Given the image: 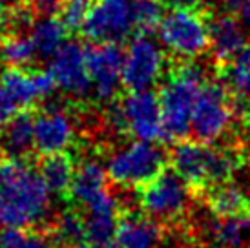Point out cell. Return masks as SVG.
<instances>
[{"mask_svg":"<svg viewBox=\"0 0 250 248\" xmlns=\"http://www.w3.org/2000/svg\"><path fill=\"white\" fill-rule=\"evenodd\" d=\"M51 192L41 173L22 159L0 165V227L31 228L48 217Z\"/></svg>","mask_w":250,"mask_h":248,"instance_id":"6da1fadb","label":"cell"},{"mask_svg":"<svg viewBox=\"0 0 250 248\" xmlns=\"http://www.w3.org/2000/svg\"><path fill=\"white\" fill-rule=\"evenodd\" d=\"M172 168L192 188L205 190L230 181L241 163V153L201 141H179L170 153Z\"/></svg>","mask_w":250,"mask_h":248,"instance_id":"7a4b0ae2","label":"cell"},{"mask_svg":"<svg viewBox=\"0 0 250 248\" xmlns=\"http://www.w3.org/2000/svg\"><path fill=\"white\" fill-rule=\"evenodd\" d=\"M205 73L192 62L175 68L159 91L165 135L172 141H183L190 133L195 103L205 86Z\"/></svg>","mask_w":250,"mask_h":248,"instance_id":"3957f363","label":"cell"},{"mask_svg":"<svg viewBox=\"0 0 250 248\" xmlns=\"http://www.w3.org/2000/svg\"><path fill=\"white\" fill-rule=\"evenodd\" d=\"M167 166V153L157 143L135 139L117 148L106 159V172L115 185L123 188L145 186L157 177Z\"/></svg>","mask_w":250,"mask_h":248,"instance_id":"277c9868","label":"cell"},{"mask_svg":"<svg viewBox=\"0 0 250 248\" xmlns=\"http://www.w3.org/2000/svg\"><path fill=\"white\" fill-rule=\"evenodd\" d=\"M192 201V186L175 170H163L141 186L139 205L145 215L155 223H175L187 215Z\"/></svg>","mask_w":250,"mask_h":248,"instance_id":"5b68a950","label":"cell"},{"mask_svg":"<svg viewBox=\"0 0 250 248\" xmlns=\"http://www.w3.org/2000/svg\"><path fill=\"white\" fill-rule=\"evenodd\" d=\"M236 117L232 93L219 81H207L192 115L190 133L195 141L214 145L230 131Z\"/></svg>","mask_w":250,"mask_h":248,"instance_id":"8992f818","label":"cell"},{"mask_svg":"<svg viewBox=\"0 0 250 248\" xmlns=\"http://www.w3.org/2000/svg\"><path fill=\"white\" fill-rule=\"evenodd\" d=\"M159 41L175 57L192 61L210 49V28L207 19L194 9H170L161 21Z\"/></svg>","mask_w":250,"mask_h":248,"instance_id":"52a82bcc","label":"cell"},{"mask_svg":"<svg viewBox=\"0 0 250 248\" xmlns=\"http://www.w3.org/2000/svg\"><path fill=\"white\" fill-rule=\"evenodd\" d=\"M167 69V53L150 33H141L128 44L123 62V86L130 91L152 90Z\"/></svg>","mask_w":250,"mask_h":248,"instance_id":"ba28073f","label":"cell"},{"mask_svg":"<svg viewBox=\"0 0 250 248\" xmlns=\"http://www.w3.org/2000/svg\"><path fill=\"white\" fill-rule=\"evenodd\" d=\"M133 24L132 2L128 0H95L90 6L83 33L95 44H119L130 37Z\"/></svg>","mask_w":250,"mask_h":248,"instance_id":"9c48e42d","label":"cell"},{"mask_svg":"<svg viewBox=\"0 0 250 248\" xmlns=\"http://www.w3.org/2000/svg\"><path fill=\"white\" fill-rule=\"evenodd\" d=\"M119 108L123 113L126 133H130L139 141H150V143L167 139L157 93H153L152 90L130 91L119 103Z\"/></svg>","mask_w":250,"mask_h":248,"instance_id":"30bf717a","label":"cell"},{"mask_svg":"<svg viewBox=\"0 0 250 248\" xmlns=\"http://www.w3.org/2000/svg\"><path fill=\"white\" fill-rule=\"evenodd\" d=\"M48 71L57 84V90L73 99H84L91 93L88 71V49L79 42H66L49 61Z\"/></svg>","mask_w":250,"mask_h":248,"instance_id":"8fae6325","label":"cell"},{"mask_svg":"<svg viewBox=\"0 0 250 248\" xmlns=\"http://www.w3.org/2000/svg\"><path fill=\"white\" fill-rule=\"evenodd\" d=\"M125 51L117 44H95L88 49L91 93L99 101H111L123 84Z\"/></svg>","mask_w":250,"mask_h":248,"instance_id":"7c38bea8","label":"cell"},{"mask_svg":"<svg viewBox=\"0 0 250 248\" xmlns=\"http://www.w3.org/2000/svg\"><path fill=\"white\" fill-rule=\"evenodd\" d=\"M33 137L35 150L44 157L64 153L77 137L75 123L64 108L49 106L33 119Z\"/></svg>","mask_w":250,"mask_h":248,"instance_id":"4fadbf2b","label":"cell"},{"mask_svg":"<svg viewBox=\"0 0 250 248\" xmlns=\"http://www.w3.org/2000/svg\"><path fill=\"white\" fill-rule=\"evenodd\" d=\"M210 51L219 64H229L245 51H249V39L245 33L243 22L236 15H217L208 22Z\"/></svg>","mask_w":250,"mask_h":248,"instance_id":"5bb4252c","label":"cell"},{"mask_svg":"<svg viewBox=\"0 0 250 248\" xmlns=\"http://www.w3.org/2000/svg\"><path fill=\"white\" fill-rule=\"evenodd\" d=\"M86 241L91 245H108L115 239L119 227V201L110 192H104L99 199L86 207L84 214Z\"/></svg>","mask_w":250,"mask_h":248,"instance_id":"9a60e30c","label":"cell"},{"mask_svg":"<svg viewBox=\"0 0 250 248\" xmlns=\"http://www.w3.org/2000/svg\"><path fill=\"white\" fill-rule=\"evenodd\" d=\"M108 172L106 165L97 159H84L75 168V175L70 186V195L79 207H88L108 192Z\"/></svg>","mask_w":250,"mask_h":248,"instance_id":"2e32d148","label":"cell"},{"mask_svg":"<svg viewBox=\"0 0 250 248\" xmlns=\"http://www.w3.org/2000/svg\"><path fill=\"white\" fill-rule=\"evenodd\" d=\"M163 232L148 215L128 214L119 221L115 245L119 248H159Z\"/></svg>","mask_w":250,"mask_h":248,"instance_id":"e0dca14e","label":"cell"},{"mask_svg":"<svg viewBox=\"0 0 250 248\" xmlns=\"http://www.w3.org/2000/svg\"><path fill=\"white\" fill-rule=\"evenodd\" d=\"M205 234L217 248L250 247V214L236 217H217L212 214Z\"/></svg>","mask_w":250,"mask_h":248,"instance_id":"ac0fdd59","label":"cell"},{"mask_svg":"<svg viewBox=\"0 0 250 248\" xmlns=\"http://www.w3.org/2000/svg\"><path fill=\"white\" fill-rule=\"evenodd\" d=\"M207 205L217 217H236L250 214V197L243 188L232 181L207 188Z\"/></svg>","mask_w":250,"mask_h":248,"instance_id":"d6986e66","label":"cell"},{"mask_svg":"<svg viewBox=\"0 0 250 248\" xmlns=\"http://www.w3.org/2000/svg\"><path fill=\"white\" fill-rule=\"evenodd\" d=\"M0 148L6 155H9V159H22L31 150H35L33 119L26 113L11 119L0 130Z\"/></svg>","mask_w":250,"mask_h":248,"instance_id":"ffe728a7","label":"cell"},{"mask_svg":"<svg viewBox=\"0 0 250 248\" xmlns=\"http://www.w3.org/2000/svg\"><path fill=\"white\" fill-rule=\"evenodd\" d=\"M66 35L68 28L64 22L57 17H41L39 21L33 22L29 29V37L35 44L39 57L51 59L59 49L66 44Z\"/></svg>","mask_w":250,"mask_h":248,"instance_id":"44dd1931","label":"cell"},{"mask_svg":"<svg viewBox=\"0 0 250 248\" xmlns=\"http://www.w3.org/2000/svg\"><path fill=\"white\" fill-rule=\"evenodd\" d=\"M39 173L51 195H61L64 192H70L71 181L75 175V165L66 153L46 155L39 168Z\"/></svg>","mask_w":250,"mask_h":248,"instance_id":"7402d4cb","label":"cell"},{"mask_svg":"<svg viewBox=\"0 0 250 248\" xmlns=\"http://www.w3.org/2000/svg\"><path fill=\"white\" fill-rule=\"evenodd\" d=\"M0 83L6 86L21 108H28L42 99L35 73H28L24 68H7Z\"/></svg>","mask_w":250,"mask_h":248,"instance_id":"603a6c76","label":"cell"},{"mask_svg":"<svg viewBox=\"0 0 250 248\" xmlns=\"http://www.w3.org/2000/svg\"><path fill=\"white\" fill-rule=\"evenodd\" d=\"M223 84L239 103H250V49L221 66Z\"/></svg>","mask_w":250,"mask_h":248,"instance_id":"cb8c5ba5","label":"cell"},{"mask_svg":"<svg viewBox=\"0 0 250 248\" xmlns=\"http://www.w3.org/2000/svg\"><path fill=\"white\" fill-rule=\"evenodd\" d=\"M39 53L31 37L24 33H11L0 41V61L9 68H26Z\"/></svg>","mask_w":250,"mask_h":248,"instance_id":"d4e9b609","label":"cell"},{"mask_svg":"<svg viewBox=\"0 0 250 248\" xmlns=\"http://www.w3.org/2000/svg\"><path fill=\"white\" fill-rule=\"evenodd\" d=\"M53 237L57 243L64 247H75L86 239V227L84 217L75 212H64L55 219L53 225Z\"/></svg>","mask_w":250,"mask_h":248,"instance_id":"484cf974","label":"cell"},{"mask_svg":"<svg viewBox=\"0 0 250 248\" xmlns=\"http://www.w3.org/2000/svg\"><path fill=\"white\" fill-rule=\"evenodd\" d=\"M163 2L161 0H133L132 13L135 29L141 33H152L153 29L159 28L163 21Z\"/></svg>","mask_w":250,"mask_h":248,"instance_id":"4316f807","label":"cell"},{"mask_svg":"<svg viewBox=\"0 0 250 248\" xmlns=\"http://www.w3.org/2000/svg\"><path fill=\"white\" fill-rule=\"evenodd\" d=\"M0 248H53V245L37 234H28L21 228H4L0 234Z\"/></svg>","mask_w":250,"mask_h":248,"instance_id":"83f0119b","label":"cell"},{"mask_svg":"<svg viewBox=\"0 0 250 248\" xmlns=\"http://www.w3.org/2000/svg\"><path fill=\"white\" fill-rule=\"evenodd\" d=\"M90 0H64L61 9V21L68 29H83L88 11H90Z\"/></svg>","mask_w":250,"mask_h":248,"instance_id":"f1b7e54d","label":"cell"},{"mask_svg":"<svg viewBox=\"0 0 250 248\" xmlns=\"http://www.w3.org/2000/svg\"><path fill=\"white\" fill-rule=\"evenodd\" d=\"M33 15H35V11L31 9L29 4H19V6L9 9L6 22L13 26V33H22L26 29H31L33 22H35Z\"/></svg>","mask_w":250,"mask_h":248,"instance_id":"f546056e","label":"cell"},{"mask_svg":"<svg viewBox=\"0 0 250 248\" xmlns=\"http://www.w3.org/2000/svg\"><path fill=\"white\" fill-rule=\"evenodd\" d=\"M19 104H17V101H15L13 97H11V93L6 90V86L0 83V130L6 126L9 121L13 117H17L19 113Z\"/></svg>","mask_w":250,"mask_h":248,"instance_id":"4dcf8cb0","label":"cell"},{"mask_svg":"<svg viewBox=\"0 0 250 248\" xmlns=\"http://www.w3.org/2000/svg\"><path fill=\"white\" fill-rule=\"evenodd\" d=\"M64 0H29V6L39 17H55L61 13Z\"/></svg>","mask_w":250,"mask_h":248,"instance_id":"1f68e13d","label":"cell"},{"mask_svg":"<svg viewBox=\"0 0 250 248\" xmlns=\"http://www.w3.org/2000/svg\"><path fill=\"white\" fill-rule=\"evenodd\" d=\"M225 6L243 22V26L250 28V0H225Z\"/></svg>","mask_w":250,"mask_h":248,"instance_id":"d6a6232c","label":"cell"},{"mask_svg":"<svg viewBox=\"0 0 250 248\" xmlns=\"http://www.w3.org/2000/svg\"><path fill=\"white\" fill-rule=\"evenodd\" d=\"M170 9H194L199 0H161Z\"/></svg>","mask_w":250,"mask_h":248,"instance_id":"836d02e7","label":"cell"},{"mask_svg":"<svg viewBox=\"0 0 250 248\" xmlns=\"http://www.w3.org/2000/svg\"><path fill=\"white\" fill-rule=\"evenodd\" d=\"M241 163H245L250 170V135H249V139L245 141L243 150H241Z\"/></svg>","mask_w":250,"mask_h":248,"instance_id":"e575fe53","label":"cell"},{"mask_svg":"<svg viewBox=\"0 0 250 248\" xmlns=\"http://www.w3.org/2000/svg\"><path fill=\"white\" fill-rule=\"evenodd\" d=\"M9 0H0V26L6 24L7 13H9Z\"/></svg>","mask_w":250,"mask_h":248,"instance_id":"d590c367","label":"cell"},{"mask_svg":"<svg viewBox=\"0 0 250 248\" xmlns=\"http://www.w3.org/2000/svg\"><path fill=\"white\" fill-rule=\"evenodd\" d=\"M95 248H119L117 245H110V243H108V245H99V247H95Z\"/></svg>","mask_w":250,"mask_h":248,"instance_id":"8d00e7d4","label":"cell"},{"mask_svg":"<svg viewBox=\"0 0 250 248\" xmlns=\"http://www.w3.org/2000/svg\"><path fill=\"white\" fill-rule=\"evenodd\" d=\"M64 248H83L81 245H75V247H64Z\"/></svg>","mask_w":250,"mask_h":248,"instance_id":"74e56055","label":"cell"}]
</instances>
